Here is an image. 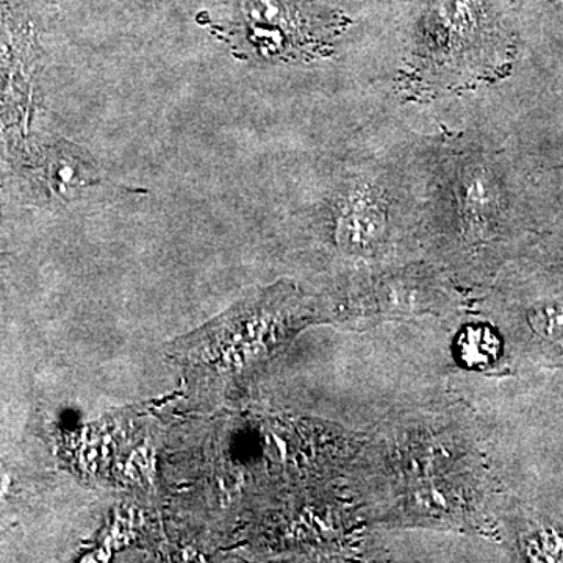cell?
I'll return each mask as SVG.
<instances>
[{
    "mask_svg": "<svg viewBox=\"0 0 563 563\" xmlns=\"http://www.w3.org/2000/svg\"><path fill=\"white\" fill-rule=\"evenodd\" d=\"M507 36L498 0H429L412 51L413 90L442 92L501 68Z\"/></svg>",
    "mask_w": 563,
    "mask_h": 563,
    "instance_id": "6da1fadb",
    "label": "cell"
},
{
    "mask_svg": "<svg viewBox=\"0 0 563 563\" xmlns=\"http://www.w3.org/2000/svg\"><path fill=\"white\" fill-rule=\"evenodd\" d=\"M503 354V342L492 325L483 322L463 325L455 336L454 355L463 368L487 369L499 361Z\"/></svg>",
    "mask_w": 563,
    "mask_h": 563,
    "instance_id": "5b68a950",
    "label": "cell"
},
{
    "mask_svg": "<svg viewBox=\"0 0 563 563\" xmlns=\"http://www.w3.org/2000/svg\"><path fill=\"white\" fill-rule=\"evenodd\" d=\"M435 192L461 250L477 252L499 235L506 192L498 166L487 152L476 146L448 151L437 168Z\"/></svg>",
    "mask_w": 563,
    "mask_h": 563,
    "instance_id": "7a4b0ae2",
    "label": "cell"
},
{
    "mask_svg": "<svg viewBox=\"0 0 563 563\" xmlns=\"http://www.w3.org/2000/svg\"><path fill=\"white\" fill-rule=\"evenodd\" d=\"M391 239V207L376 180L357 177L346 185L333 211V240L352 258H376Z\"/></svg>",
    "mask_w": 563,
    "mask_h": 563,
    "instance_id": "277c9868",
    "label": "cell"
},
{
    "mask_svg": "<svg viewBox=\"0 0 563 563\" xmlns=\"http://www.w3.org/2000/svg\"><path fill=\"white\" fill-rule=\"evenodd\" d=\"M242 11L247 40L265 57L324 54L340 29L336 18L302 0H244Z\"/></svg>",
    "mask_w": 563,
    "mask_h": 563,
    "instance_id": "3957f363",
    "label": "cell"
}]
</instances>
